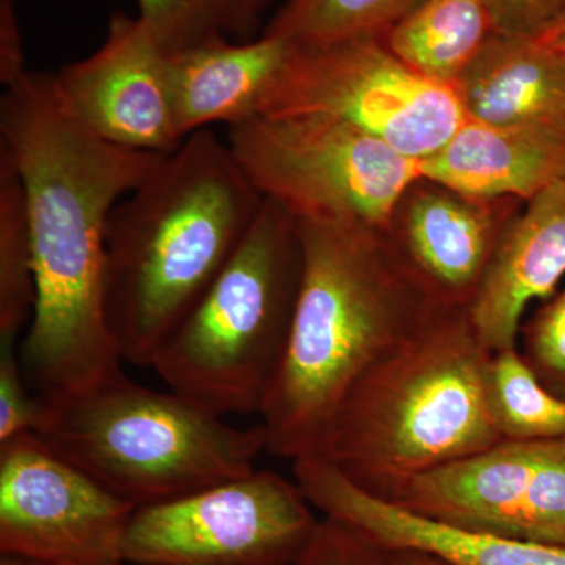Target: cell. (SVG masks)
<instances>
[{"instance_id": "17", "label": "cell", "mask_w": 565, "mask_h": 565, "mask_svg": "<svg viewBox=\"0 0 565 565\" xmlns=\"http://www.w3.org/2000/svg\"><path fill=\"white\" fill-rule=\"evenodd\" d=\"M292 50L289 41L262 33L248 41L211 40L167 55L182 139L214 122L234 126L255 118Z\"/></svg>"}, {"instance_id": "16", "label": "cell", "mask_w": 565, "mask_h": 565, "mask_svg": "<svg viewBox=\"0 0 565 565\" xmlns=\"http://www.w3.org/2000/svg\"><path fill=\"white\" fill-rule=\"evenodd\" d=\"M422 177L468 195L526 203L565 177V126L489 125L467 118Z\"/></svg>"}, {"instance_id": "30", "label": "cell", "mask_w": 565, "mask_h": 565, "mask_svg": "<svg viewBox=\"0 0 565 565\" xmlns=\"http://www.w3.org/2000/svg\"><path fill=\"white\" fill-rule=\"evenodd\" d=\"M390 565H449L440 557L429 555V553L418 552V550H388Z\"/></svg>"}, {"instance_id": "25", "label": "cell", "mask_w": 565, "mask_h": 565, "mask_svg": "<svg viewBox=\"0 0 565 565\" xmlns=\"http://www.w3.org/2000/svg\"><path fill=\"white\" fill-rule=\"evenodd\" d=\"M516 351L537 381L565 399V282L523 319Z\"/></svg>"}, {"instance_id": "27", "label": "cell", "mask_w": 565, "mask_h": 565, "mask_svg": "<svg viewBox=\"0 0 565 565\" xmlns=\"http://www.w3.org/2000/svg\"><path fill=\"white\" fill-rule=\"evenodd\" d=\"M296 565H390V552L362 531L322 516L313 542Z\"/></svg>"}, {"instance_id": "33", "label": "cell", "mask_w": 565, "mask_h": 565, "mask_svg": "<svg viewBox=\"0 0 565 565\" xmlns=\"http://www.w3.org/2000/svg\"><path fill=\"white\" fill-rule=\"evenodd\" d=\"M0 2L17 3V0H0Z\"/></svg>"}, {"instance_id": "10", "label": "cell", "mask_w": 565, "mask_h": 565, "mask_svg": "<svg viewBox=\"0 0 565 565\" xmlns=\"http://www.w3.org/2000/svg\"><path fill=\"white\" fill-rule=\"evenodd\" d=\"M136 505L33 434L0 445V553L57 565H126Z\"/></svg>"}, {"instance_id": "28", "label": "cell", "mask_w": 565, "mask_h": 565, "mask_svg": "<svg viewBox=\"0 0 565 565\" xmlns=\"http://www.w3.org/2000/svg\"><path fill=\"white\" fill-rule=\"evenodd\" d=\"M493 32L537 36L565 13V0H489Z\"/></svg>"}, {"instance_id": "15", "label": "cell", "mask_w": 565, "mask_h": 565, "mask_svg": "<svg viewBox=\"0 0 565 565\" xmlns=\"http://www.w3.org/2000/svg\"><path fill=\"white\" fill-rule=\"evenodd\" d=\"M565 278V177L523 204L504 230L468 315L487 351L516 348L531 303Z\"/></svg>"}, {"instance_id": "32", "label": "cell", "mask_w": 565, "mask_h": 565, "mask_svg": "<svg viewBox=\"0 0 565 565\" xmlns=\"http://www.w3.org/2000/svg\"><path fill=\"white\" fill-rule=\"evenodd\" d=\"M0 565H57L47 563V561L35 559V557L10 555V553H0Z\"/></svg>"}, {"instance_id": "8", "label": "cell", "mask_w": 565, "mask_h": 565, "mask_svg": "<svg viewBox=\"0 0 565 565\" xmlns=\"http://www.w3.org/2000/svg\"><path fill=\"white\" fill-rule=\"evenodd\" d=\"M286 115L333 118L418 161L440 150L467 120L455 85L408 66L385 35L294 46L256 117Z\"/></svg>"}, {"instance_id": "2", "label": "cell", "mask_w": 565, "mask_h": 565, "mask_svg": "<svg viewBox=\"0 0 565 565\" xmlns=\"http://www.w3.org/2000/svg\"><path fill=\"white\" fill-rule=\"evenodd\" d=\"M264 200L228 141L202 129L114 207L104 310L122 363L152 366L243 244Z\"/></svg>"}, {"instance_id": "24", "label": "cell", "mask_w": 565, "mask_h": 565, "mask_svg": "<svg viewBox=\"0 0 565 565\" xmlns=\"http://www.w3.org/2000/svg\"><path fill=\"white\" fill-rule=\"evenodd\" d=\"M516 539L565 545V437L542 441Z\"/></svg>"}, {"instance_id": "4", "label": "cell", "mask_w": 565, "mask_h": 565, "mask_svg": "<svg viewBox=\"0 0 565 565\" xmlns=\"http://www.w3.org/2000/svg\"><path fill=\"white\" fill-rule=\"evenodd\" d=\"M468 310H438L353 385L316 457L370 493L503 440Z\"/></svg>"}, {"instance_id": "26", "label": "cell", "mask_w": 565, "mask_h": 565, "mask_svg": "<svg viewBox=\"0 0 565 565\" xmlns=\"http://www.w3.org/2000/svg\"><path fill=\"white\" fill-rule=\"evenodd\" d=\"M51 414L52 405L29 385L17 343H0V445L20 435H39Z\"/></svg>"}, {"instance_id": "23", "label": "cell", "mask_w": 565, "mask_h": 565, "mask_svg": "<svg viewBox=\"0 0 565 565\" xmlns=\"http://www.w3.org/2000/svg\"><path fill=\"white\" fill-rule=\"evenodd\" d=\"M423 0H285L263 33L294 46L385 35Z\"/></svg>"}, {"instance_id": "19", "label": "cell", "mask_w": 565, "mask_h": 565, "mask_svg": "<svg viewBox=\"0 0 565 565\" xmlns=\"http://www.w3.org/2000/svg\"><path fill=\"white\" fill-rule=\"evenodd\" d=\"M492 33L489 0H423L385 40L423 76L456 87Z\"/></svg>"}, {"instance_id": "22", "label": "cell", "mask_w": 565, "mask_h": 565, "mask_svg": "<svg viewBox=\"0 0 565 565\" xmlns=\"http://www.w3.org/2000/svg\"><path fill=\"white\" fill-rule=\"evenodd\" d=\"M274 0H137L140 21L167 55L217 39L253 40Z\"/></svg>"}, {"instance_id": "9", "label": "cell", "mask_w": 565, "mask_h": 565, "mask_svg": "<svg viewBox=\"0 0 565 565\" xmlns=\"http://www.w3.org/2000/svg\"><path fill=\"white\" fill-rule=\"evenodd\" d=\"M322 516L296 481L269 470L137 508L126 565H296Z\"/></svg>"}, {"instance_id": "12", "label": "cell", "mask_w": 565, "mask_h": 565, "mask_svg": "<svg viewBox=\"0 0 565 565\" xmlns=\"http://www.w3.org/2000/svg\"><path fill=\"white\" fill-rule=\"evenodd\" d=\"M419 177L394 204L384 234L408 275L444 310H470L494 250L523 207Z\"/></svg>"}, {"instance_id": "14", "label": "cell", "mask_w": 565, "mask_h": 565, "mask_svg": "<svg viewBox=\"0 0 565 565\" xmlns=\"http://www.w3.org/2000/svg\"><path fill=\"white\" fill-rule=\"evenodd\" d=\"M541 448L542 441L500 440L375 497L438 525L516 539Z\"/></svg>"}, {"instance_id": "5", "label": "cell", "mask_w": 565, "mask_h": 565, "mask_svg": "<svg viewBox=\"0 0 565 565\" xmlns=\"http://www.w3.org/2000/svg\"><path fill=\"white\" fill-rule=\"evenodd\" d=\"M302 269L296 221L264 200L243 244L152 370L211 414H262L288 348Z\"/></svg>"}, {"instance_id": "29", "label": "cell", "mask_w": 565, "mask_h": 565, "mask_svg": "<svg viewBox=\"0 0 565 565\" xmlns=\"http://www.w3.org/2000/svg\"><path fill=\"white\" fill-rule=\"evenodd\" d=\"M25 71L17 3L0 2V81L3 87L14 84Z\"/></svg>"}, {"instance_id": "20", "label": "cell", "mask_w": 565, "mask_h": 565, "mask_svg": "<svg viewBox=\"0 0 565 565\" xmlns=\"http://www.w3.org/2000/svg\"><path fill=\"white\" fill-rule=\"evenodd\" d=\"M487 403L503 440L548 441L565 437V399L545 388L516 348L492 353Z\"/></svg>"}, {"instance_id": "3", "label": "cell", "mask_w": 565, "mask_h": 565, "mask_svg": "<svg viewBox=\"0 0 565 565\" xmlns=\"http://www.w3.org/2000/svg\"><path fill=\"white\" fill-rule=\"evenodd\" d=\"M302 282L277 381L264 404L266 451L313 456L353 385L435 311L384 232L329 218H294Z\"/></svg>"}, {"instance_id": "1", "label": "cell", "mask_w": 565, "mask_h": 565, "mask_svg": "<svg viewBox=\"0 0 565 565\" xmlns=\"http://www.w3.org/2000/svg\"><path fill=\"white\" fill-rule=\"evenodd\" d=\"M0 152L24 188L36 303L20 360L32 392L62 404L122 373L104 310L111 211L163 156L99 139L51 74L25 71L0 102Z\"/></svg>"}, {"instance_id": "6", "label": "cell", "mask_w": 565, "mask_h": 565, "mask_svg": "<svg viewBox=\"0 0 565 565\" xmlns=\"http://www.w3.org/2000/svg\"><path fill=\"white\" fill-rule=\"evenodd\" d=\"M36 437L122 500L143 508L255 471L266 451L262 424L243 429L172 392L125 373L51 404Z\"/></svg>"}, {"instance_id": "31", "label": "cell", "mask_w": 565, "mask_h": 565, "mask_svg": "<svg viewBox=\"0 0 565 565\" xmlns=\"http://www.w3.org/2000/svg\"><path fill=\"white\" fill-rule=\"evenodd\" d=\"M535 39L541 41L544 46L565 54V13Z\"/></svg>"}, {"instance_id": "18", "label": "cell", "mask_w": 565, "mask_h": 565, "mask_svg": "<svg viewBox=\"0 0 565 565\" xmlns=\"http://www.w3.org/2000/svg\"><path fill=\"white\" fill-rule=\"evenodd\" d=\"M456 90L470 120L565 126V54L535 36L493 32Z\"/></svg>"}, {"instance_id": "13", "label": "cell", "mask_w": 565, "mask_h": 565, "mask_svg": "<svg viewBox=\"0 0 565 565\" xmlns=\"http://www.w3.org/2000/svg\"><path fill=\"white\" fill-rule=\"evenodd\" d=\"M292 463L294 481L318 514L362 531L385 548L418 550L449 565H565V545L438 525L360 489L321 457Z\"/></svg>"}, {"instance_id": "21", "label": "cell", "mask_w": 565, "mask_h": 565, "mask_svg": "<svg viewBox=\"0 0 565 565\" xmlns=\"http://www.w3.org/2000/svg\"><path fill=\"white\" fill-rule=\"evenodd\" d=\"M36 303L35 259L24 188L0 152V343H17Z\"/></svg>"}, {"instance_id": "7", "label": "cell", "mask_w": 565, "mask_h": 565, "mask_svg": "<svg viewBox=\"0 0 565 565\" xmlns=\"http://www.w3.org/2000/svg\"><path fill=\"white\" fill-rule=\"evenodd\" d=\"M226 141L256 191L294 218L384 232L394 204L422 177L418 159L321 115L255 117L230 126Z\"/></svg>"}, {"instance_id": "11", "label": "cell", "mask_w": 565, "mask_h": 565, "mask_svg": "<svg viewBox=\"0 0 565 565\" xmlns=\"http://www.w3.org/2000/svg\"><path fill=\"white\" fill-rule=\"evenodd\" d=\"M51 77L63 106L99 139L154 154H172L184 141L167 54L139 17L115 13L102 46Z\"/></svg>"}]
</instances>
